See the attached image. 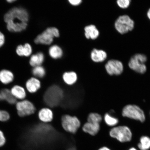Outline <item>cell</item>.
Returning a JSON list of instances; mask_svg holds the SVG:
<instances>
[{"label": "cell", "instance_id": "7c38bea8", "mask_svg": "<svg viewBox=\"0 0 150 150\" xmlns=\"http://www.w3.org/2000/svg\"><path fill=\"white\" fill-rule=\"evenodd\" d=\"M38 117L39 120L43 123L50 122L54 119L53 112L50 108H42L39 112Z\"/></svg>", "mask_w": 150, "mask_h": 150}, {"label": "cell", "instance_id": "2e32d148", "mask_svg": "<svg viewBox=\"0 0 150 150\" xmlns=\"http://www.w3.org/2000/svg\"><path fill=\"white\" fill-rule=\"evenodd\" d=\"M85 37L89 39H95L99 36V34L98 30L95 25H90L86 26L84 28Z\"/></svg>", "mask_w": 150, "mask_h": 150}, {"label": "cell", "instance_id": "e0dca14e", "mask_svg": "<svg viewBox=\"0 0 150 150\" xmlns=\"http://www.w3.org/2000/svg\"><path fill=\"white\" fill-rule=\"evenodd\" d=\"M16 52L19 56L28 57L31 55L32 52V48L30 45L28 43L24 45H20L16 48Z\"/></svg>", "mask_w": 150, "mask_h": 150}, {"label": "cell", "instance_id": "9c48e42d", "mask_svg": "<svg viewBox=\"0 0 150 150\" xmlns=\"http://www.w3.org/2000/svg\"><path fill=\"white\" fill-rule=\"evenodd\" d=\"M16 108L18 114L21 117L31 115L34 113L36 110L33 103L27 100L16 103Z\"/></svg>", "mask_w": 150, "mask_h": 150}, {"label": "cell", "instance_id": "83f0119b", "mask_svg": "<svg viewBox=\"0 0 150 150\" xmlns=\"http://www.w3.org/2000/svg\"><path fill=\"white\" fill-rule=\"evenodd\" d=\"M9 118L10 115L8 112L0 110V121H6L8 120Z\"/></svg>", "mask_w": 150, "mask_h": 150}, {"label": "cell", "instance_id": "8fae6325", "mask_svg": "<svg viewBox=\"0 0 150 150\" xmlns=\"http://www.w3.org/2000/svg\"><path fill=\"white\" fill-rule=\"evenodd\" d=\"M100 129V124L93 123L87 122L82 127L84 132L90 135L94 136L98 134Z\"/></svg>", "mask_w": 150, "mask_h": 150}, {"label": "cell", "instance_id": "8992f818", "mask_svg": "<svg viewBox=\"0 0 150 150\" xmlns=\"http://www.w3.org/2000/svg\"><path fill=\"white\" fill-rule=\"evenodd\" d=\"M134 21L127 15L120 16L116 20L114 26L118 33L124 34L132 30L134 27Z\"/></svg>", "mask_w": 150, "mask_h": 150}, {"label": "cell", "instance_id": "7a4b0ae2", "mask_svg": "<svg viewBox=\"0 0 150 150\" xmlns=\"http://www.w3.org/2000/svg\"><path fill=\"white\" fill-rule=\"evenodd\" d=\"M65 96L64 91L57 85H52L48 88L44 96V102L47 106L56 108L62 103Z\"/></svg>", "mask_w": 150, "mask_h": 150}, {"label": "cell", "instance_id": "ffe728a7", "mask_svg": "<svg viewBox=\"0 0 150 150\" xmlns=\"http://www.w3.org/2000/svg\"><path fill=\"white\" fill-rule=\"evenodd\" d=\"M11 91L16 99H23L26 97L25 90L21 86L17 85L14 86Z\"/></svg>", "mask_w": 150, "mask_h": 150}, {"label": "cell", "instance_id": "4dcf8cb0", "mask_svg": "<svg viewBox=\"0 0 150 150\" xmlns=\"http://www.w3.org/2000/svg\"><path fill=\"white\" fill-rule=\"evenodd\" d=\"M69 1L72 5L77 6L81 3V0H69Z\"/></svg>", "mask_w": 150, "mask_h": 150}, {"label": "cell", "instance_id": "5b68a950", "mask_svg": "<svg viewBox=\"0 0 150 150\" xmlns=\"http://www.w3.org/2000/svg\"><path fill=\"white\" fill-rule=\"evenodd\" d=\"M110 135L121 142H130L132 138L130 129L125 126L114 127L110 131Z\"/></svg>", "mask_w": 150, "mask_h": 150}, {"label": "cell", "instance_id": "52a82bcc", "mask_svg": "<svg viewBox=\"0 0 150 150\" xmlns=\"http://www.w3.org/2000/svg\"><path fill=\"white\" fill-rule=\"evenodd\" d=\"M59 36V30L55 27H50L38 35L35 39V42L36 44L50 45L53 42L54 37Z\"/></svg>", "mask_w": 150, "mask_h": 150}, {"label": "cell", "instance_id": "6da1fadb", "mask_svg": "<svg viewBox=\"0 0 150 150\" xmlns=\"http://www.w3.org/2000/svg\"><path fill=\"white\" fill-rule=\"evenodd\" d=\"M29 17V14L25 9L15 7L5 14L4 20L9 31L20 32L27 28Z\"/></svg>", "mask_w": 150, "mask_h": 150}, {"label": "cell", "instance_id": "5bb4252c", "mask_svg": "<svg viewBox=\"0 0 150 150\" xmlns=\"http://www.w3.org/2000/svg\"><path fill=\"white\" fill-rule=\"evenodd\" d=\"M107 57L106 52L102 50L94 49L91 53L92 60L95 62H101L105 60Z\"/></svg>", "mask_w": 150, "mask_h": 150}, {"label": "cell", "instance_id": "4fadbf2b", "mask_svg": "<svg viewBox=\"0 0 150 150\" xmlns=\"http://www.w3.org/2000/svg\"><path fill=\"white\" fill-rule=\"evenodd\" d=\"M26 87L30 93H33L38 91L41 87V83L37 78H32L27 81Z\"/></svg>", "mask_w": 150, "mask_h": 150}, {"label": "cell", "instance_id": "836d02e7", "mask_svg": "<svg viewBox=\"0 0 150 150\" xmlns=\"http://www.w3.org/2000/svg\"><path fill=\"white\" fill-rule=\"evenodd\" d=\"M4 100L2 95L1 92H0V101Z\"/></svg>", "mask_w": 150, "mask_h": 150}, {"label": "cell", "instance_id": "cb8c5ba5", "mask_svg": "<svg viewBox=\"0 0 150 150\" xmlns=\"http://www.w3.org/2000/svg\"><path fill=\"white\" fill-rule=\"evenodd\" d=\"M102 121V115L96 112H91L88 115L87 122L93 123L100 124Z\"/></svg>", "mask_w": 150, "mask_h": 150}, {"label": "cell", "instance_id": "484cf974", "mask_svg": "<svg viewBox=\"0 0 150 150\" xmlns=\"http://www.w3.org/2000/svg\"><path fill=\"white\" fill-rule=\"evenodd\" d=\"M32 73L34 76L37 77L42 78L45 75L46 71L44 67L40 65L34 67Z\"/></svg>", "mask_w": 150, "mask_h": 150}, {"label": "cell", "instance_id": "d4e9b609", "mask_svg": "<svg viewBox=\"0 0 150 150\" xmlns=\"http://www.w3.org/2000/svg\"><path fill=\"white\" fill-rule=\"evenodd\" d=\"M104 120L106 124L109 126H115L119 122V120L117 118L112 117L109 113L105 114Z\"/></svg>", "mask_w": 150, "mask_h": 150}, {"label": "cell", "instance_id": "7402d4cb", "mask_svg": "<svg viewBox=\"0 0 150 150\" xmlns=\"http://www.w3.org/2000/svg\"><path fill=\"white\" fill-rule=\"evenodd\" d=\"M1 93L3 96L4 99L9 104H14L16 103V99L9 90L7 89H3L1 90Z\"/></svg>", "mask_w": 150, "mask_h": 150}, {"label": "cell", "instance_id": "30bf717a", "mask_svg": "<svg viewBox=\"0 0 150 150\" xmlns=\"http://www.w3.org/2000/svg\"><path fill=\"white\" fill-rule=\"evenodd\" d=\"M105 68L108 74L110 76L120 75L123 72V66L121 61L111 59L106 63Z\"/></svg>", "mask_w": 150, "mask_h": 150}, {"label": "cell", "instance_id": "ac0fdd59", "mask_svg": "<svg viewBox=\"0 0 150 150\" xmlns=\"http://www.w3.org/2000/svg\"><path fill=\"white\" fill-rule=\"evenodd\" d=\"M13 73L8 70H3L0 71V81L4 84L11 83L14 80Z\"/></svg>", "mask_w": 150, "mask_h": 150}, {"label": "cell", "instance_id": "d6a6232c", "mask_svg": "<svg viewBox=\"0 0 150 150\" xmlns=\"http://www.w3.org/2000/svg\"><path fill=\"white\" fill-rule=\"evenodd\" d=\"M147 16L148 18L150 20V8L148 10L147 13Z\"/></svg>", "mask_w": 150, "mask_h": 150}, {"label": "cell", "instance_id": "44dd1931", "mask_svg": "<svg viewBox=\"0 0 150 150\" xmlns=\"http://www.w3.org/2000/svg\"><path fill=\"white\" fill-rule=\"evenodd\" d=\"M49 54L54 59L60 58L63 56V52L60 47L57 45H54L50 47L49 50Z\"/></svg>", "mask_w": 150, "mask_h": 150}, {"label": "cell", "instance_id": "277c9868", "mask_svg": "<svg viewBox=\"0 0 150 150\" xmlns=\"http://www.w3.org/2000/svg\"><path fill=\"white\" fill-rule=\"evenodd\" d=\"M147 57L144 54H137L132 56L129 61L128 65L130 69L140 74H144L147 71L145 63Z\"/></svg>", "mask_w": 150, "mask_h": 150}, {"label": "cell", "instance_id": "ba28073f", "mask_svg": "<svg viewBox=\"0 0 150 150\" xmlns=\"http://www.w3.org/2000/svg\"><path fill=\"white\" fill-rule=\"evenodd\" d=\"M122 114L127 117L143 122L145 121V114L139 107L134 105H128L123 108Z\"/></svg>", "mask_w": 150, "mask_h": 150}, {"label": "cell", "instance_id": "9a60e30c", "mask_svg": "<svg viewBox=\"0 0 150 150\" xmlns=\"http://www.w3.org/2000/svg\"><path fill=\"white\" fill-rule=\"evenodd\" d=\"M62 78L65 83L69 86H72L77 81L78 76L74 71H69L63 74Z\"/></svg>", "mask_w": 150, "mask_h": 150}, {"label": "cell", "instance_id": "f1b7e54d", "mask_svg": "<svg viewBox=\"0 0 150 150\" xmlns=\"http://www.w3.org/2000/svg\"><path fill=\"white\" fill-rule=\"evenodd\" d=\"M6 142L4 134L2 131L0 130V147H2L4 145Z\"/></svg>", "mask_w": 150, "mask_h": 150}, {"label": "cell", "instance_id": "4316f807", "mask_svg": "<svg viewBox=\"0 0 150 150\" xmlns=\"http://www.w3.org/2000/svg\"><path fill=\"white\" fill-rule=\"evenodd\" d=\"M131 1L130 0H118L117 2L120 8L125 9L128 8L130 5Z\"/></svg>", "mask_w": 150, "mask_h": 150}, {"label": "cell", "instance_id": "e575fe53", "mask_svg": "<svg viewBox=\"0 0 150 150\" xmlns=\"http://www.w3.org/2000/svg\"><path fill=\"white\" fill-rule=\"evenodd\" d=\"M16 1V0H7V1L9 3H12Z\"/></svg>", "mask_w": 150, "mask_h": 150}, {"label": "cell", "instance_id": "d6986e66", "mask_svg": "<svg viewBox=\"0 0 150 150\" xmlns=\"http://www.w3.org/2000/svg\"><path fill=\"white\" fill-rule=\"evenodd\" d=\"M44 55L42 52H38L31 56L30 64L33 67L40 66L44 62Z\"/></svg>", "mask_w": 150, "mask_h": 150}, {"label": "cell", "instance_id": "1f68e13d", "mask_svg": "<svg viewBox=\"0 0 150 150\" xmlns=\"http://www.w3.org/2000/svg\"><path fill=\"white\" fill-rule=\"evenodd\" d=\"M98 150H111L109 148L106 146H103L99 149Z\"/></svg>", "mask_w": 150, "mask_h": 150}, {"label": "cell", "instance_id": "f546056e", "mask_svg": "<svg viewBox=\"0 0 150 150\" xmlns=\"http://www.w3.org/2000/svg\"><path fill=\"white\" fill-rule=\"evenodd\" d=\"M5 42V38L3 34L0 31V47L3 46Z\"/></svg>", "mask_w": 150, "mask_h": 150}, {"label": "cell", "instance_id": "3957f363", "mask_svg": "<svg viewBox=\"0 0 150 150\" xmlns=\"http://www.w3.org/2000/svg\"><path fill=\"white\" fill-rule=\"evenodd\" d=\"M61 123L62 127L66 132L75 134L79 130L81 123L76 116L64 114L62 116Z\"/></svg>", "mask_w": 150, "mask_h": 150}, {"label": "cell", "instance_id": "603a6c76", "mask_svg": "<svg viewBox=\"0 0 150 150\" xmlns=\"http://www.w3.org/2000/svg\"><path fill=\"white\" fill-rule=\"evenodd\" d=\"M138 146L140 150H149L150 149V138L146 136L142 137Z\"/></svg>", "mask_w": 150, "mask_h": 150}, {"label": "cell", "instance_id": "d590c367", "mask_svg": "<svg viewBox=\"0 0 150 150\" xmlns=\"http://www.w3.org/2000/svg\"><path fill=\"white\" fill-rule=\"evenodd\" d=\"M128 150H137L136 148H135L134 147H132L130 148V149Z\"/></svg>", "mask_w": 150, "mask_h": 150}]
</instances>
